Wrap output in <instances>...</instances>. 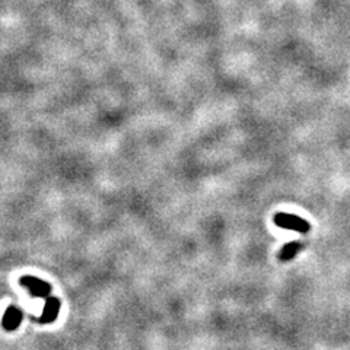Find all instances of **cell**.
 Segmentation results:
<instances>
[{
  "mask_svg": "<svg viewBox=\"0 0 350 350\" xmlns=\"http://www.w3.org/2000/svg\"><path fill=\"white\" fill-rule=\"evenodd\" d=\"M19 283L30 290V293L32 296L46 298V299L50 296L51 286H50L47 282H44V280L38 279V277H34V276H24V277L19 279Z\"/></svg>",
  "mask_w": 350,
  "mask_h": 350,
  "instance_id": "obj_1",
  "label": "cell"
},
{
  "mask_svg": "<svg viewBox=\"0 0 350 350\" xmlns=\"http://www.w3.org/2000/svg\"><path fill=\"white\" fill-rule=\"evenodd\" d=\"M21 322H22V312L16 306H9L3 315V320H2L3 328L8 331H12L19 327Z\"/></svg>",
  "mask_w": 350,
  "mask_h": 350,
  "instance_id": "obj_4",
  "label": "cell"
},
{
  "mask_svg": "<svg viewBox=\"0 0 350 350\" xmlns=\"http://www.w3.org/2000/svg\"><path fill=\"white\" fill-rule=\"evenodd\" d=\"M298 250H299V244L292 243V244H288V245H285V248H283V250H282V253H280V259L282 260L292 259V257L298 253Z\"/></svg>",
  "mask_w": 350,
  "mask_h": 350,
  "instance_id": "obj_5",
  "label": "cell"
},
{
  "mask_svg": "<svg viewBox=\"0 0 350 350\" xmlns=\"http://www.w3.org/2000/svg\"><path fill=\"white\" fill-rule=\"evenodd\" d=\"M60 306V299L53 298V296H48L46 299V305H44V309H43V314H41L40 321H41L43 324H50V322H53V321L57 318V315H59Z\"/></svg>",
  "mask_w": 350,
  "mask_h": 350,
  "instance_id": "obj_2",
  "label": "cell"
},
{
  "mask_svg": "<svg viewBox=\"0 0 350 350\" xmlns=\"http://www.w3.org/2000/svg\"><path fill=\"white\" fill-rule=\"evenodd\" d=\"M276 223L282 228H288V229H295V230H308V223L296 217V216H290V214H277L276 216Z\"/></svg>",
  "mask_w": 350,
  "mask_h": 350,
  "instance_id": "obj_3",
  "label": "cell"
}]
</instances>
